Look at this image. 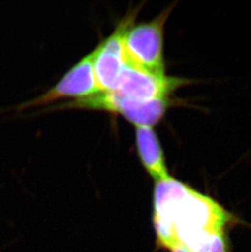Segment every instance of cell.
<instances>
[{"mask_svg": "<svg viewBox=\"0 0 251 252\" xmlns=\"http://www.w3.org/2000/svg\"><path fill=\"white\" fill-rule=\"evenodd\" d=\"M234 221L218 202L187 184L171 176L156 181L154 224L160 248L180 245L192 252H208L212 235Z\"/></svg>", "mask_w": 251, "mask_h": 252, "instance_id": "6da1fadb", "label": "cell"}, {"mask_svg": "<svg viewBox=\"0 0 251 252\" xmlns=\"http://www.w3.org/2000/svg\"><path fill=\"white\" fill-rule=\"evenodd\" d=\"M173 6L162 10L149 22L133 24L125 36L128 63L157 74H166L164 29Z\"/></svg>", "mask_w": 251, "mask_h": 252, "instance_id": "7a4b0ae2", "label": "cell"}, {"mask_svg": "<svg viewBox=\"0 0 251 252\" xmlns=\"http://www.w3.org/2000/svg\"><path fill=\"white\" fill-rule=\"evenodd\" d=\"M171 97L137 100L123 97L112 92H100L89 97L63 104V108L102 110L124 117L135 126H153L163 119L167 110L176 105Z\"/></svg>", "mask_w": 251, "mask_h": 252, "instance_id": "3957f363", "label": "cell"}, {"mask_svg": "<svg viewBox=\"0 0 251 252\" xmlns=\"http://www.w3.org/2000/svg\"><path fill=\"white\" fill-rule=\"evenodd\" d=\"M141 7L130 9L120 20L113 33L101 41L93 50L94 72L101 92L114 90L119 77L127 64L125 50V36L128 30L135 23Z\"/></svg>", "mask_w": 251, "mask_h": 252, "instance_id": "277c9868", "label": "cell"}, {"mask_svg": "<svg viewBox=\"0 0 251 252\" xmlns=\"http://www.w3.org/2000/svg\"><path fill=\"white\" fill-rule=\"evenodd\" d=\"M192 83L190 79L153 73L127 63L112 93L132 100H156L171 97L174 92Z\"/></svg>", "mask_w": 251, "mask_h": 252, "instance_id": "5b68a950", "label": "cell"}, {"mask_svg": "<svg viewBox=\"0 0 251 252\" xmlns=\"http://www.w3.org/2000/svg\"><path fill=\"white\" fill-rule=\"evenodd\" d=\"M94 72V54L91 52L78 61L57 84L25 107L48 105L61 99L81 100L100 93Z\"/></svg>", "mask_w": 251, "mask_h": 252, "instance_id": "8992f818", "label": "cell"}, {"mask_svg": "<svg viewBox=\"0 0 251 252\" xmlns=\"http://www.w3.org/2000/svg\"><path fill=\"white\" fill-rule=\"evenodd\" d=\"M135 144L140 162L152 178L157 181L170 176L163 149L153 127L136 126Z\"/></svg>", "mask_w": 251, "mask_h": 252, "instance_id": "52a82bcc", "label": "cell"}, {"mask_svg": "<svg viewBox=\"0 0 251 252\" xmlns=\"http://www.w3.org/2000/svg\"><path fill=\"white\" fill-rule=\"evenodd\" d=\"M208 252H231L229 239L225 231L212 235Z\"/></svg>", "mask_w": 251, "mask_h": 252, "instance_id": "ba28073f", "label": "cell"}, {"mask_svg": "<svg viewBox=\"0 0 251 252\" xmlns=\"http://www.w3.org/2000/svg\"><path fill=\"white\" fill-rule=\"evenodd\" d=\"M168 251L170 252H192L188 250L187 248H185V247L180 245L174 246L173 248H171Z\"/></svg>", "mask_w": 251, "mask_h": 252, "instance_id": "9c48e42d", "label": "cell"}]
</instances>
